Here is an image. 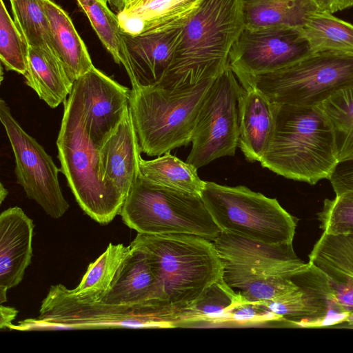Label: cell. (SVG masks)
Instances as JSON below:
<instances>
[{
    "label": "cell",
    "instance_id": "cell-1",
    "mask_svg": "<svg viewBox=\"0 0 353 353\" xmlns=\"http://www.w3.org/2000/svg\"><path fill=\"white\" fill-rule=\"evenodd\" d=\"M244 28L243 0H201L156 86L183 90L215 79L228 67L230 51Z\"/></svg>",
    "mask_w": 353,
    "mask_h": 353
},
{
    "label": "cell",
    "instance_id": "cell-2",
    "mask_svg": "<svg viewBox=\"0 0 353 353\" xmlns=\"http://www.w3.org/2000/svg\"><path fill=\"white\" fill-rule=\"evenodd\" d=\"M339 162L331 123L319 105L275 103L274 129L262 167L315 185L329 179Z\"/></svg>",
    "mask_w": 353,
    "mask_h": 353
},
{
    "label": "cell",
    "instance_id": "cell-3",
    "mask_svg": "<svg viewBox=\"0 0 353 353\" xmlns=\"http://www.w3.org/2000/svg\"><path fill=\"white\" fill-rule=\"evenodd\" d=\"M182 305L164 301L134 305L77 299L62 284L52 285L39 315L9 330L42 331L108 328H165L178 326Z\"/></svg>",
    "mask_w": 353,
    "mask_h": 353
},
{
    "label": "cell",
    "instance_id": "cell-4",
    "mask_svg": "<svg viewBox=\"0 0 353 353\" xmlns=\"http://www.w3.org/2000/svg\"><path fill=\"white\" fill-rule=\"evenodd\" d=\"M213 243L223 265V281L244 301L274 300L297 290L292 277L308 265L292 243H265L221 232Z\"/></svg>",
    "mask_w": 353,
    "mask_h": 353
},
{
    "label": "cell",
    "instance_id": "cell-5",
    "mask_svg": "<svg viewBox=\"0 0 353 353\" xmlns=\"http://www.w3.org/2000/svg\"><path fill=\"white\" fill-rule=\"evenodd\" d=\"M130 245L141 248L161 281L165 302L184 305L223 278V265L213 241L192 234L138 233Z\"/></svg>",
    "mask_w": 353,
    "mask_h": 353
},
{
    "label": "cell",
    "instance_id": "cell-6",
    "mask_svg": "<svg viewBox=\"0 0 353 353\" xmlns=\"http://www.w3.org/2000/svg\"><path fill=\"white\" fill-rule=\"evenodd\" d=\"M214 80L177 91L132 88L129 111L141 152L159 157L191 143L199 109Z\"/></svg>",
    "mask_w": 353,
    "mask_h": 353
},
{
    "label": "cell",
    "instance_id": "cell-7",
    "mask_svg": "<svg viewBox=\"0 0 353 353\" xmlns=\"http://www.w3.org/2000/svg\"><path fill=\"white\" fill-rule=\"evenodd\" d=\"M63 108L57 140L61 172L83 211L96 222L108 224L120 215L123 203L101 179L99 148L85 129L72 91L63 103Z\"/></svg>",
    "mask_w": 353,
    "mask_h": 353
},
{
    "label": "cell",
    "instance_id": "cell-8",
    "mask_svg": "<svg viewBox=\"0 0 353 353\" xmlns=\"http://www.w3.org/2000/svg\"><path fill=\"white\" fill-rule=\"evenodd\" d=\"M276 104L319 105L336 93L353 88V54L311 53L279 70L254 76H236Z\"/></svg>",
    "mask_w": 353,
    "mask_h": 353
},
{
    "label": "cell",
    "instance_id": "cell-9",
    "mask_svg": "<svg viewBox=\"0 0 353 353\" xmlns=\"http://www.w3.org/2000/svg\"><path fill=\"white\" fill-rule=\"evenodd\" d=\"M120 215L123 223L137 233L192 234L213 241L221 232L200 195L152 183L140 174Z\"/></svg>",
    "mask_w": 353,
    "mask_h": 353
},
{
    "label": "cell",
    "instance_id": "cell-10",
    "mask_svg": "<svg viewBox=\"0 0 353 353\" xmlns=\"http://www.w3.org/2000/svg\"><path fill=\"white\" fill-rule=\"evenodd\" d=\"M201 196L221 232L270 244L293 241L296 220L276 199L211 181L205 182Z\"/></svg>",
    "mask_w": 353,
    "mask_h": 353
},
{
    "label": "cell",
    "instance_id": "cell-11",
    "mask_svg": "<svg viewBox=\"0 0 353 353\" xmlns=\"http://www.w3.org/2000/svg\"><path fill=\"white\" fill-rule=\"evenodd\" d=\"M242 85L230 65L212 83L199 109L186 162L197 169L234 156L238 147Z\"/></svg>",
    "mask_w": 353,
    "mask_h": 353
},
{
    "label": "cell",
    "instance_id": "cell-12",
    "mask_svg": "<svg viewBox=\"0 0 353 353\" xmlns=\"http://www.w3.org/2000/svg\"><path fill=\"white\" fill-rule=\"evenodd\" d=\"M0 120L14 153L17 183L27 197L36 201L48 215L61 217L69 204L59 181L61 169L43 146L22 128L3 99L0 101Z\"/></svg>",
    "mask_w": 353,
    "mask_h": 353
},
{
    "label": "cell",
    "instance_id": "cell-13",
    "mask_svg": "<svg viewBox=\"0 0 353 353\" xmlns=\"http://www.w3.org/2000/svg\"><path fill=\"white\" fill-rule=\"evenodd\" d=\"M312 53L298 28H245L234 44L229 65L236 76L271 72Z\"/></svg>",
    "mask_w": 353,
    "mask_h": 353
},
{
    "label": "cell",
    "instance_id": "cell-14",
    "mask_svg": "<svg viewBox=\"0 0 353 353\" xmlns=\"http://www.w3.org/2000/svg\"><path fill=\"white\" fill-rule=\"evenodd\" d=\"M141 149L130 111L99 150L100 174L121 202L139 174Z\"/></svg>",
    "mask_w": 353,
    "mask_h": 353
},
{
    "label": "cell",
    "instance_id": "cell-15",
    "mask_svg": "<svg viewBox=\"0 0 353 353\" xmlns=\"http://www.w3.org/2000/svg\"><path fill=\"white\" fill-rule=\"evenodd\" d=\"M183 28L136 36L123 32L130 65L128 74L133 88L160 83L172 61Z\"/></svg>",
    "mask_w": 353,
    "mask_h": 353
},
{
    "label": "cell",
    "instance_id": "cell-16",
    "mask_svg": "<svg viewBox=\"0 0 353 353\" xmlns=\"http://www.w3.org/2000/svg\"><path fill=\"white\" fill-rule=\"evenodd\" d=\"M33 221L17 206L0 215V287L7 290L22 281L32 256Z\"/></svg>",
    "mask_w": 353,
    "mask_h": 353
},
{
    "label": "cell",
    "instance_id": "cell-17",
    "mask_svg": "<svg viewBox=\"0 0 353 353\" xmlns=\"http://www.w3.org/2000/svg\"><path fill=\"white\" fill-rule=\"evenodd\" d=\"M130 248L129 255L101 301L128 305L165 302L161 281L145 252L137 246Z\"/></svg>",
    "mask_w": 353,
    "mask_h": 353
},
{
    "label": "cell",
    "instance_id": "cell-18",
    "mask_svg": "<svg viewBox=\"0 0 353 353\" xmlns=\"http://www.w3.org/2000/svg\"><path fill=\"white\" fill-rule=\"evenodd\" d=\"M274 124L275 103L256 88L242 86L238 147L247 161L260 162L272 137Z\"/></svg>",
    "mask_w": 353,
    "mask_h": 353
},
{
    "label": "cell",
    "instance_id": "cell-19",
    "mask_svg": "<svg viewBox=\"0 0 353 353\" xmlns=\"http://www.w3.org/2000/svg\"><path fill=\"white\" fill-rule=\"evenodd\" d=\"M201 0H153L117 13L122 32L136 36L183 28Z\"/></svg>",
    "mask_w": 353,
    "mask_h": 353
},
{
    "label": "cell",
    "instance_id": "cell-20",
    "mask_svg": "<svg viewBox=\"0 0 353 353\" xmlns=\"http://www.w3.org/2000/svg\"><path fill=\"white\" fill-rule=\"evenodd\" d=\"M43 5L55 53L74 82L94 67L88 50L68 14L52 0Z\"/></svg>",
    "mask_w": 353,
    "mask_h": 353
},
{
    "label": "cell",
    "instance_id": "cell-21",
    "mask_svg": "<svg viewBox=\"0 0 353 353\" xmlns=\"http://www.w3.org/2000/svg\"><path fill=\"white\" fill-rule=\"evenodd\" d=\"M309 263L326 276L334 293L353 291V233L323 232Z\"/></svg>",
    "mask_w": 353,
    "mask_h": 353
},
{
    "label": "cell",
    "instance_id": "cell-22",
    "mask_svg": "<svg viewBox=\"0 0 353 353\" xmlns=\"http://www.w3.org/2000/svg\"><path fill=\"white\" fill-rule=\"evenodd\" d=\"M26 83L51 108L63 103L70 94L74 82L53 52L29 46Z\"/></svg>",
    "mask_w": 353,
    "mask_h": 353
},
{
    "label": "cell",
    "instance_id": "cell-23",
    "mask_svg": "<svg viewBox=\"0 0 353 353\" xmlns=\"http://www.w3.org/2000/svg\"><path fill=\"white\" fill-rule=\"evenodd\" d=\"M245 28L301 26L307 15L319 10L313 0H243Z\"/></svg>",
    "mask_w": 353,
    "mask_h": 353
},
{
    "label": "cell",
    "instance_id": "cell-24",
    "mask_svg": "<svg viewBox=\"0 0 353 353\" xmlns=\"http://www.w3.org/2000/svg\"><path fill=\"white\" fill-rule=\"evenodd\" d=\"M326 10L310 13L298 27L312 53L338 52L353 54V25Z\"/></svg>",
    "mask_w": 353,
    "mask_h": 353
},
{
    "label": "cell",
    "instance_id": "cell-25",
    "mask_svg": "<svg viewBox=\"0 0 353 353\" xmlns=\"http://www.w3.org/2000/svg\"><path fill=\"white\" fill-rule=\"evenodd\" d=\"M139 174L152 183L200 196L205 182L199 177L196 168L170 152L152 160L141 158Z\"/></svg>",
    "mask_w": 353,
    "mask_h": 353
},
{
    "label": "cell",
    "instance_id": "cell-26",
    "mask_svg": "<svg viewBox=\"0 0 353 353\" xmlns=\"http://www.w3.org/2000/svg\"><path fill=\"white\" fill-rule=\"evenodd\" d=\"M130 250V245L109 243L105 252L88 265L77 287L70 290L72 294L83 301H101Z\"/></svg>",
    "mask_w": 353,
    "mask_h": 353
},
{
    "label": "cell",
    "instance_id": "cell-27",
    "mask_svg": "<svg viewBox=\"0 0 353 353\" xmlns=\"http://www.w3.org/2000/svg\"><path fill=\"white\" fill-rule=\"evenodd\" d=\"M244 301L222 279L210 285L195 301L185 305L179 326L198 322H227L230 310Z\"/></svg>",
    "mask_w": 353,
    "mask_h": 353
},
{
    "label": "cell",
    "instance_id": "cell-28",
    "mask_svg": "<svg viewBox=\"0 0 353 353\" xmlns=\"http://www.w3.org/2000/svg\"><path fill=\"white\" fill-rule=\"evenodd\" d=\"M77 1L114 61L118 64H122L128 74V57L117 14L111 11L103 0Z\"/></svg>",
    "mask_w": 353,
    "mask_h": 353
},
{
    "label": "cell",
    "instance_id": "cell-29",
    "mask_svg": "<svg viewBox=\"0 0 353 353\" xmlns=\"http://www.w3.org/2000/svg\"><path fill=\"white\" fill-rule=\"evenodd\" d=\"M319 106L331 123L339 161L353 160V88L336 93Z\"/></svg>",
    "mask_w": 353,
    "mask_h": 353
},
{
    "label": "cell",
    "instance_id": "cell-30",
    "mask_svg": "<svg viewBox=\"0 0 353 353\" xmlns=\"http://www.w3.org/2000/svg\"><path fill=\"white\" fill-rule=\"evenodd\" d=\"M9 1L13 19L29 46L41 48L56 54L44 0Z\"/></svg>",
    "mask_w": 353,
    "mask_h": 353
},
{
    "label": "cell",
    "instance_id": "cell-31",
    "mask_svg": "<svg viewBox=\"0 0 353 353\" xmlns=\"http://www.w3.org/2000/svg\"><path fill=\"white\" fill-rule=\"evenodd\" d=\"M29 45L0 0V59L7 70L27 72Z\"/></svg>",
    "mask_w": 353,
    "mask_h": 353
},
{
    "label": "cell",
    "instance_id": "cell-32",
    "mask_svg": "<svg viewBox=\"0 0 353 353\" xmlns=\"http://www.w3.org/2000/svg\"><path fill=\"white\" fill-rule=\"evenodd\" d=\"M317 216L323 232L353 233V190L337 194L331 199H325Z\"/></svg>",
    "mask_w": 353,
    "mask_h": 353
},
{
    "label": "cell",
    "instance_id": "cell-33",
    "mask_svg": "<svg viewBox=\"0 0 353 353\" xmlns=\"http://www.w3.org/2000/svg\"><path fill=\"white\" fill-rule=\"evenodd\" d=\"M276 320L282 319L261 302L241 301L230 310L227 322L252 325Z\"/></svg>",
    "mask_w": 353,
    "mask_h": 353
},
{
    "label": "cell",
    "instance_id": "cell-34",
    "mask_svg": "<svg viewBox=\"0 0 353 353\" xmlns=\"http://www.w3.org/2000/svg\"><path fill=\"white\" fill-rule=\"evenodd\" d=\"M328 180L335 194L353 190V160L339 162Z\"/></svg>",
    "mask_w": 353,
    "mask_h": 353
},
{
    "label": "cell",
    "instance_id": "cell-35",
    "mask_svg": "<svg viewBox=\"0 0 353 353\" xmlns=\"http://www.w3.org/2000/svg\"><path fill=\"white\" fill-rule=\"evenodd\" d=\"M18 311L11 307L4 306L1 304L0 307V328L9 329L13 324L12 321L15 319Z\"/></svg>",
    "mask_w": 353,
    "mask_h": 353
},
{
    "label": "cell",
    "instance_id": "cell-36",
    "mask_svg": "<svg viewBox=\"0 0 353 353\" xmlns=\"http://www.w3.org/2000/svg\"><path fill=\"white\" fill-rule=\"evenodd\" d=\"M139 0H109L108 3L117 10V13L132 8Z\"/></svg>",
    "mask_w": 353,
    "mask_h": 353
},
{
    "label": "cell",
    "instance_id": "cell-37",
    "mask_svg": "<svg viewBox=\"0 0 353 353\" xmlns=\"http://www.w3.org/2000/svg\"><path fill=\"white\" fill-rule=\"evenodd\" d=\"M8 194V190L3 186V183H0V203L4 201Z\"/></svg>",
    "mask_w": 353,
    "mask_h": 353
},
{
    "label": "cell",
    "instance_id": "cell-38",
    "mask_svg": "<svg viewBox=\"0 0 353 353\" xmlns=\"http://www.w3.org/2000/svg\"><path fill=\"white\" fill-rule=\"evenodd\" d=\"M7 291L8 290L0 287V303L3 304L4 302L7 301Z\"/></svg>",
    "mask_w": 353,
    "mask_h": 353
},
{
    "label": "cell",
    "instance_id": "cell-39",
    "mask_svg": "<svg viewBox=\"0 0 353 353\" xmlns=\"http://www.w3.org/2000/svg\"><path fill=\"white\" fill-rule=\"evenodd\" d=\"M153 0H139L133 7L141 6ZM132 7V8H133Z\"/></svg>",
    "mask_w": 353,
    "mask_h": 353
},
{
    "label": "cell",
    "instance_id": "cell-40",
    "mask_svg": "<svg viewBox=\"0 0 353 353\" xmlns=\"http://www.w3.org/2000/svg\"><path fill=\"white\" fill-rule=\"evenodd\" d=\"M353 7V0H347V8Z\"/></svg>",
    "mask_w": 353,
    "mask_h": 353
},
{
    "label": "cell",
    "instance_id": "cell-41",
    "mask_svg": "<svg viewBox=\"0 0 353 353\" xmlns=\"http://www.w3.org/2000/svg\"><path fill=\"white\" fill-rule=\"evenodd\" d=\"M105 3H108L109 0H103Z\"/></svg>",
    "mask_w": 353,
    "mask_h": 353
}]
</instances>
